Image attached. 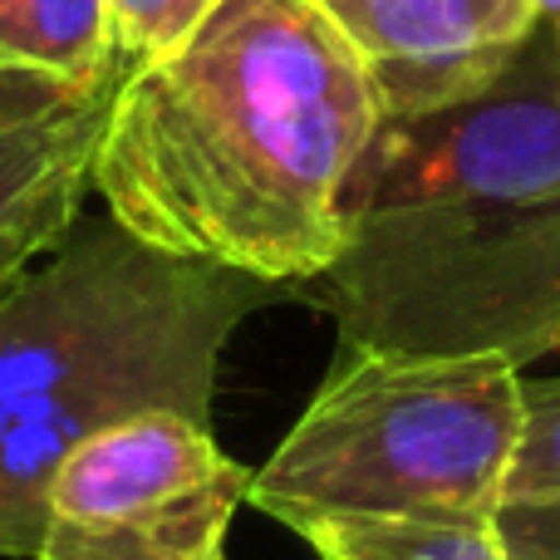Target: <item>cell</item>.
Listing matches in <instances>:
<instances>
[{"label":"cell","mask_w":560,"mask_h":560,"mask_svg":"<svg viewBox=\"0 0 560 560\" xmlns=\"http://www.w3.org/2000/svg\"><path fill=\"white\" fill-rule=\"evenodd\" d=\"M378 124L319 0H222L124 79L89 187L138 242L305 295L345 246V197Z\"/></svg>","instance_id":"cell-1"},{"label":"cell","mask_w":560,"mask_h":560,"mask_svg":"<svg viewBox=\"0 0 560 560\" xmlns=\"http://www.w3.org/2000/svg\"><path fill=\"white\" fill-rule=\"evenodd\" d=\"M339 349L506 359L560 349V20L487 94L384 118L345 197V246L305 285Z\"/></svg>","instance_id":"cell-2"},{"label":"cell","mask_w":560,"mask_h":560,"mask_svg":"<svg viewBox=\"0 0 560 560\" xmlns=\"http://www.w3.org/2000/svg\"><path fill=\"white\" fill-rule=\"evenodd\" d=\"M295 285L202 266L79 217L0 290V560H35L65 457L148 408L212 418L236 329Z\"/></svg>","instance_id":"cell-3"},{"label":"cell","mask_w":560,"mask_h":560,"mask_svg":"<svg viewBox=\"0 0 560 560\" xmlns=\"http://www.w3.org/2000/svg\"><path fill=\"white\" fill-rule=\"evenodd\" d=\"M522 369L339 349L246 502L276 516H497L522 438Z\"/></svg>","instance_id":"cell-4"},{"label":"cell","mask_w":560,"mask_h":560,"mask_svg":"<svg viewBox=\"0 0 560 560\" xmlns=\"http://www.w3.org/2000/svg\"><path fill=\"white\" fill-rule=\"evenodd\" d=\"M252 472L212 423L148 408L65 457L45 492L35 560H222Z\"/></svg>","instance_id":"cell-5"},{"label":"cell","mask_w":560,"mask_h":560,"mask_svg":"<svg viewBox=\"0 0 560 560\" xmlns=\"http://www.w3.org/2000/svg\"><path fill=\"white\" fill-rule=\"evenodd\" d=\"M354 45L384 118L487 94L541 25L536 0H319Z\"/></svg>","instance_id":"cell-6"},{"label":"cell","mask_w":560,"mask_h":560,"mask_svg":"<svg viewBox=\"0 0 560 560\" xmlns=\"http://www.w3.org/2000/svg\"><path fill=\"white\" fill-rule=\"evenodd\" d=\"M124 79L74 94L30 74H0V236L89 192V163Z\"/></svg>","instance_id":"cell-7"},{"label":"cell","mask_w":560,"mask_h":560,"mask_svg":"<svg viewBox=\"0 0 560 560\" xmlns=\"http://www.w3.org/2000/svg\"><path fill=\"white\" fill-rule=\"evenodd\" d=\"M0 74L94 94L128 74L114 55L108 0H0Z\"/></svg>","instance_id":"cell-8"},{"label":"cell","mask_w":560,"mask_h":560,"mask_svg":"<svg viewBox=\"0 0 560 560\" xmlns=\"http://www.w3.org/2000/svg\"><path fill=\"white\" fill-rule=\"evenodd\" d=\"M319 560H506L497 516H290Z\"/></svg>","instance_id":"cell-9"},{"label":"cell","mask_w":560,"mask_h":560,"mask_svg":"<svg viewBox=\"0 0 560 560\" xmlns=\"http://www.w3.org/2000/svg\"><path fill=\"white\" fill-rule=\"evenodd\" d=\"M546 497H560V378H526L522 438L502 502H546Z\"/></svg>","instance_id":"cell-10"},{"label":"cell","mask_w":560,"mask_h":560,"mask_svg":"<svg viewBox=\"0 0 560 560\" xmlns=\"http://www.w3.org/2000/svg\"><path fill=\"white\" fill-rule=\"evenodd\" d=\"M217 5H222V0H108L118 65L133 74V69L173 55Z\"/></svg>","instance_id":"cell-11"},{"label":"cell","mask_w":560,"mask_h":560,"mask_svg":"<svg viewBox=\"0 0 560 560\" xmlns=\"http://www.w3.org/2000/svg\"><path fill=\"white\" fill-rule=\"evenodd\" d=\"M497 536L506 560H560V497L546 502H502Z\"/></svg>","instance_id":"cell-12"},{"label":"cell","mask_w":560,"mask_h":560,"mask_svg":"<svg viewBox=\"0 0 560 560\" xmlns=\"http://www.w3.org/2000/svg\"><path fill=\"white\" fill-rule=\"evenodd\" d=\"M536 10H541V20H560V0H536Z\"/></svg>","instance_id":"cell-13"}]
</instances>
